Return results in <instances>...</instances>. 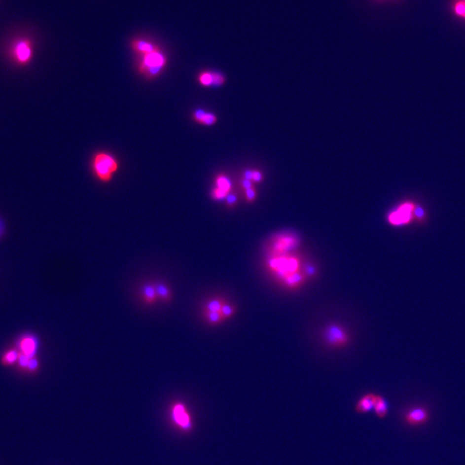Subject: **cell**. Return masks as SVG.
<instances>
[{
    "instance_id": "1",
    "label": "cell",
    "mask_w": 465,
    "mask_h": 465,
    "mask_svg": "<svg viewBox=\"0 0 465 465\" xmlns=\"http://www.w3.org/2000/svg\"><path fill=\"white\" fill-rule=\"evenodd\" d=\"M267 266L283 283L291 276L303 271L300 258L294 255H272L267 262Z\"/></svg>"
},
{
    "instance_id": "2",
    "label": "cell",
    "mask_w": 465,
    "mask_h": 465,
    "mask_svg": "<svg viewBox=\"0 0 465 465\" xmlns=\"http://www.w3.org/2000/svg\"><path fill=\"white\" fill-rule=\"evenodd\" d=\"M93 172L100 181L107 183L112 179L118 170V162L115 157L106 152L97 153L92 162Z\"/></svg>"
},
{
    "instance_id": "3",
    "label": "cell",
    "mask_w": 465,
    "mask_h": 465,
    "mask_svg": "<svg viewBox=\"0 0 465 465\" xmlns=\"http://www.w3.org/2000/svg\"><path fill=\"white\" fill-rule=\"evenodd\" d=\"M142 56L143 59L140 63V72L147 78H154L160 74L167 63L166 55L159 48Z\"/></svg>"
},
{
    "instance_id": "4",
    "label": "cell",
    "mask_w": 465,
    "mask_h": 465,
    "mask_svg": "<svg viewBox=\"0 0 465 465\" xmlns=\"http://www.w3.org/2000/svg\"><path fill=\"white\" fill-rule=\"evenodd\" d=\"M418 204L412 201H404L397 205L387 215L389 224L394 227H402L415 221V211Z\"/></svg>"
},
{
    "instance_id": "5",
    "label": "cell",
    "mask_w": 465,
    "mask_h": 465,
    "mask_svg": "<svg viewBox=\"0 0 465 465\" xmlns=\"http://www.w3.org/2000/svg\"><path fill=\"white\" fill-rule=\"evenodd\" d=\"M323 339L327 346L334 348L347 347L351 341L347 330L339 324H330L323 330Z\"/></svg>"
},
{
    "instance_id": "6",
    "label": "cell",
    "mask_w": 465,
    "mask_h": 465,
    "mask_svg": "<svg viewBox=\"0 0 465 465\" xmlns=\"http://www.w3.org/2000/svg\"><path fill=\"white\" fill-rule=\"evenodd\" d=\"M299 244V238L292 233H279L273 235L271 241V254H288Z\"/></svg>"
},
{
    "instance_id": "7",
    "label": "cell",
    "mask_w": 465,
    "mask_h": 465,
    "mask_svg": "<svg viewBox=\"0 0 465 465\" xmlns=\"http://www.w3.org/2000/svg\"><path fill=\"white\" fill-rule=\"evenodd\" d=\"M171 416L174 424L179 430L189 431L192 429L193 422L190 411L182 402H175L171 407Z\"/></svg>"
},
{
    "instance_id": "8",
    "label": "cell",
    "mask_w": 465,
    "mask_h": 465,
    "mask_svg": "<svg viewBox=\"0 0 465 465\" xmlns=\"http://www.w3.org/2000/svg\"><path fill=\"white\" fill-rule=\"evenodd\" d=\"M11 57L17 64L26 65L33 57V46L29 39H19L11 47Z\"/></svg>"
},
{
    "instance_id": "9",
    "label": "cell",
    "mask_w": 465,
    "mask_h": 465,
    "mask_svg": "<svg viewBox=\"0 0 465 465\" xmlns=\"http://www.w3.org/2000/svg\"><path fill=\"white\" fill-rule=\"evenodd\" d=\"M430 418L429 412L424 407H416L407 410L404 414V421L409 426H421L428 422Z\"/></svg>"
},
{
    "instance_id": "10",
    "label": "cell",
    "mask_w": 465,
    "mask_h": 465,
    "mask_svg": "<svg viewBox=\"0 0 465 465\" xmlns=\"http://www.w3.org/2000/svg\"><path fill=\"white\" fill-rule=\"evenodd\" d=\"M231 190V182L228 177L218 175L215 179V187L211 192V197L216 201L223 200L230 195Z\"/></svg>"
},
{
    "instance_id": "11",
    "label": "cell",
    "mask_w": 465,
    "mask_h": 465,
    "mask_svg": "<svg viewBox=\"0 0 465 465\" xmlns=\"http://www.w3.org/2000/svg\"><path fill=\"white\" fill-rule=\"evenodd\" d=\"M377 394L368 393L364 394L357 402L355 406V411L358 414H365L374 409V406L376 403Z\"/></svg>"
},
{
    "instance_id": "12",
    "label": "cell",
    "mask_w": 465,
    "mask_h": 465,
    "mask_svg": "<svg viewBox=\"0 0 465 465\" xmlns=\"http://www.w3.org/2000/svg\"><path fill=\"white\" fill-rule=\"evenodd\" d=\"M22 354L29 358H34L37 349V341L33 337H24L19 343Z\"/></svg>"
},
{
    "instance_id": "13",
    "label": "cell",
    "mask_w": 465,
    "mask_h": 465,
    "mask_svg": "<svg viewBox=\"0 0 465 465\" xmlns=\"http://www.w3.org/2000/svg\"><path fill=\"white\" fill-rule=\"evenodd\" d=\"M131 47L133 50L138 53L140 55H144L151 52L154 51L158 48L156 45L153 44L152 42L142 39H135L131 42Z\"/></svg>"
},
{
    "instance_id": "14",
    "label": "cell",
    "mask_w": 465,
    "mask_h": 465,
    "mask_svg": "<svg viewBox=\"0 0 465 465\" xmlns=\"http://www.w3.org/2000/svg\"><path fill=\"white\" fill-rule=\"evenodd\" d=\"M193 118L196 122L205 126L214 125L217 122V117L213 113L206 112L203 109H197L193 113Z\"/></svg>"
},
{
    "instance_id": "15",
    "label": "cell",
    "mask_w": 465,
    "mask_h": 465,
    "mask_svg": "<svg viewBox=\"0 0 465 465\" xmlns=\"http://www.w3.org/2000/svg\"><path fill=\"white\" fill-rule=\"evenodd\" d=\"M227 301L222 297H214L209 300L204 306V313L221 312Z\"/></svg>"
},
{
    "instance_id": "16",
    "label": "cell",
    "mask_w": 465,
    "mask_h": 465,
    "mask_svg": "<svg viewBox=\"0 0 465 465\" xmlns=\"http://www.w3.org/2000/svg\"><path fill=\"white\" fill-rule=\"evenodd\" d=\"M374 411L377 416L380 419H384L387 416L388 412H389V404L387 401L384 399L382 395L377 394V399H376V403L374 406Z\"/></svg>"
},
{
    "instance_id": "17",
    "label": "cell",
    "mask_w": 465,
    "mask_h": 465,
    "mask_svg": "<svg viewBox=\"0 0 465 465\" xmlns=\"http://www.w3.org/2000/svg\"><path fill=\"white\" fill-rule=\"evenodd\" d=\"M143 299L148 305H153L159 300L155 286L147 285L143 289Z\"/></svg>"
},
{
    "instance_id": "18",
    "label": "cell",
    "mask_w": 465,
    "mask_h": 465,
    "mask_svg": "<svg viewBox=\"0 0 465 465\" xmlns=\"http://www.w3.org/2000/svg\"><path fill=\"white\" fill-rule=\"evenodd\" d=\"M156 288L157 295L159 297V300L164 301V302H169L172 297V292L168 286H165L163 284H159L155 286Z\"/></svg>"
},
{
    "instance_id": "19",
    "label": "cell",
    "mask_w": 465,
    "mask_h": 465,
    "mask_svg": "<svg viewBox=\"0 0 465 465\" xmlns=\"http://www.w3.org/2000/svg\"><path fill=\"white\" fill-rule=\"evenodd\" d=\"M204 319L206 320L210 325L212 326H216L220 323L225 322L223 317L221 316V312L215 313H204Z\"/></svg>"
},
{
    "instance_id": "20",
    "label": "cell",
    "mask_w": 465,
    "mask_h": 465,
    "mask_svg": "<svg viewBox=\"0 0 465 465\" xmlns=\"http://www.w3.org/2000/svg\"><path fill=\"white\" fill-rule=\"evenodd\" d=\"M237 311V309L236 307L234 305V304H231V303H228V302L225 303L222 309L221 310V314L223 319L225 321L227 320L230 319L232 316H234L235 315V313Z\"/></svg>"
},
{
    "instance_id": "21",
    "label": "cell",
    "mask_w": 465,
    "mask_h": 465,
    "mask_svg": "<svg viewBox=\"0 0 465 465\" xmlns=\"http://www.w3.org/2000/svg\"><path fill=\"white\" fill-rule=\"evenodd\" d=\"M198 81L203 86L213 85V72H204L198 76Z\"/></svg>"
},
{
    "instance_id": "22",
    "label": "cell",
    "mask_w": 465,
    "mask_h": 465,
    "mask_svg": "<svg viewBox=\"0 0 465 465\" xmlns=\"http://www.w3.org/2000/svg\"><path fill=\"white\" fill-rule=\"evenodd\" d=\"M453 11L456 16L464 18L465 15V0H458L453 4Z\"/></svg>"
},
{
    "instance_id": "23",
    "label": "cell",
    "mask_w": 465,
    "mask_h": 465,
    "mask_svg": "<svg viewBox=\"0 0 465 465\" xmlns=\"http://www.w3.org/2000/svg\"><path fill=\"white\" fill-rule=\"evenodd\" d=\"M19 354L16 351H9L8 353H5L3 357V363L4 364H12L15 362H17Z\"/></svg>"
},
{
    "instance_id": "24",
    "label": "cell",
    "mask_w": 465,
    "mask_h": 465,
    "mask_svg": "<svg viewBox=\"0 0 465 465\" xmlns=\"http://www.w3.org/2000/svg\"><path fill=\"white\" fill-rule=\"evenodd\" d=\"M245 189H246V199L248 203H253L257 197V192L251 184H249L248 186H246Z\"/></svg>"
},
{
    "instance_id": "25",
    "label": "cell",
    "mask_w": 465,
    "mask_h": 465,
    "mask_svg": "<svg viewBox=\"0 0 465 465\" xmlns=\"http://www.w3.org/2000/svg\"><path fill=\"white\" fill-rule=\"evenodd\" d=\"M225 83L224 75L220 72H213V85L221 86Z\"/></svg>"
},
{
    "instance_id": "26",
    "label": "cell",
    "mask_w": 465,
    "mask_h": 465,
    "mask_svg": "<svg viewBox=\"0 0 465 465\" xmlns=\"http://www.w3.org/2000/svg\"><path fill=\"white\" fill-rule=\"evenodd\" d=\"M250 179L255 182H260L263 179V176L261 173H259L258 171H252L250 173Z\"/></svg>"
},
{
    "instance_id": "27",
    "label": "cell",
    "mask_w": 465,
    "mask_h": 465,
    "mask_svg": "<svg viewBox=\"0 0 465 465\" xmlns=\"http://www.w3.org/2000/svg\"><path fill=\"white\" fill-rule=\"evenodd\" d=\"M4 230H5L4 221H3L2 218L0 217V237L3 235V233H4Z\"/></svg>"
},
{
    "instance_id": "28",
    "label": "cell",
    "mask_w": 465,
    "mask_h": 465,
    "mask_svg": "<svg viewBox=\"0 0 465 465\" xmlns=\"http://www.w3.org/2000/svg\"><path fill=\"white\" fill-rule=\"evenodd\" d=\"M375 1H376L377 3H383V2L386 1V0H375Z\"/></svg>"
},
{
    "instance_id": "29",
    "label": "cell",
    "mask_w": 465,
    "mask_h": 465,
    "mask_svg": "<svg viewBox=\"0 0 465 465\" xmlns=\"http://www.w3.org/2000/svg\"><path fill=\"white\" fill-rule=\"evenodd\" d=\"M391 1H397V0H391Z\"/></svg>"
},
{
    "instance_id": "30",
    "label": "cell",
    "mask_w": 465,
    "mask_h": 465,
    "mask_svg": "<svg viewBox=\"0 0 465 465\" xmlns=\"http://www.w3.org/2000/svg\"><path fill=\"white\" fill-rule=\"evenodd\" d=\"M464 19H465V17H464Z\"/></svg>"
},
{
    "instance_id": "31",
    "label": "cell",
    "mask_w": 465,
    "mask_h": 465,
    "mask_svg": "<svg viewBox=\"0 0 465 465\" xmlns=\"http://www.w3.org/2000/svg\"></svg>"
}]
</instances>
